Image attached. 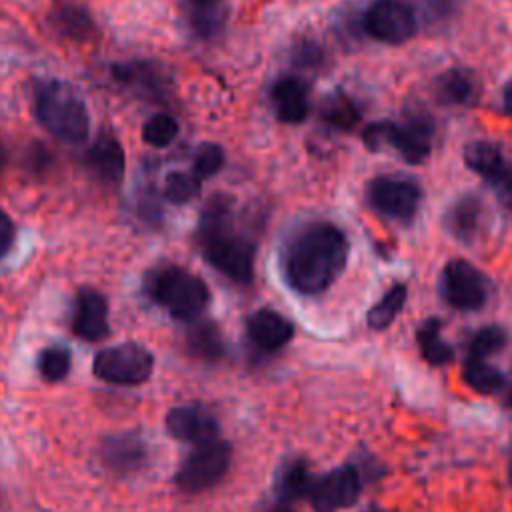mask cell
Returning a JSON list of instances; mask_svg holds the SVG:
<instances>
[{"mask_svg":"<svg viewBox=\"0 0 512 512\" xmlns=\"http://www.w3.org/2000/svg\"><path fill=\"white\" fill-rule=\"evenodd\" d=\"M348 238L330 222L300 228L284 246L282 272L300 294L324 292L346 268Z\"/></svg>","mask_w":512,"mask_h":512,"instance_id":"cell-1","label":"cell"},{"mask_svg":"<svg viewBox=\"0 0 512 512\" xmlns=\"http://www.w3.org/2000/svg\"><path fill=\"white\" fill-rule=\"evenodd\" d=\"M198 242L204 260L234 282H250L254 274V246L238 234L224 200H212L198 226Z\"/></svg>","mask_w":512,"mask_h":512,"instance_id":"cell-2","label":"cell"},{"mask_svg":"<svg viewBox=\"0 0 512 512\" xmlns=\"http://www.w3.org/2000/svg\"><path fill=\"white\" fill-rule=\"evenodd\" d=\"M32 114L52 136L80 144L90 132V116L80 96L60 80H40L32 92Z\"/></svg>","mask_w":512,"mask_h":512,"instance_id":"cell-3","label":"cell"},{"mask_svg":"<svg viewBox=\"0 0 512 512\" xmlns=\"http://www.w3.org/2000/svg\"><path fill=\"white\" fill-rule=\"evenodd\" d=\"M148 296L176 320L198 318L210 302L204 280L180 266H160L144 280Z\"/></svg>","mask_w":512,"mask_h":512,"instance_id":"cell-4","label":"cell"},{"mask_svg":"<svg viewBox=\"0 0 512 512\" xmlns=\"http://www.w3.org/2000/svg\"><path fill=\"white\" fill-rule=\"evenodd\" d=\"M362 140L370 150L392 146L406 162L420 164L428 158L432 148V126L426 118H408L402 124L382 120L366 126Z\"/></svg>","mask_w":512,"mask_h":512,"instance_id":"cell-5","label":"cell"},{"mask_svg":"<svg viewBox=\"0 0 512 512\" xmlns=\"http://www.w3.org/2000/svg\"><path fill=\"white\" fill-rule=\"evenodd\" d=\"M152 370V352L136 342L102 348L92 360L94 376L116 386H140L152 376Z\"/></svg>","mask_w":512,"mask_h":512,"instance_id":"cell-6","label":"cell"},{"mask_svg":"<svg viewBox=\"0 0 512 512\" xmlns=\"http://www.w3.org/2000/svg\"><path fill=\"white\" fill-rule=\"evenodd\" d=\"M230 458V444L220 438L196 444V448L184 458L178 472L174 474V484L188 494L202 492L214 486L226 474Z\"/></svg>","mask_w":512,"mask_h":512,"instance_id":"cell-7","label":"cell"},{"mask_svg":"<svg viewBox=\"0 0 512 512\" xmlns=\"http://www.w3.org/2000/svg\"><path fill=\"white\" fill-rule=\"evenodd\" d=\"M368 36L384 44H404L418 28L414 8L406 0H376L362 18Z\"/></svg>","mask_w":512,"mask_h":512,"instance_id":"cell-8","label":"cell"},{"mask_svg":"<svg viewBox=\"0 0 512 512\" xmlns=\"http://www.w3.org/2000/svg\"><path fill=\"white\" fill-rule=\"evenodd\" d=\"M444 300L458 310H478L486 304L488 282L482 272L468 260H450L440 278Z\"/></svg>","mask_w":512,"mask_h":512,"instance_id":"cell-9","label":"cell"},{"mask_svg":"<svg viewBox=\"0 0 512 512\" xmlns=\"http://www.w3.org/2000/svg\"><path fill=\"white\" fill-rule=\"evenodd\" d=\"M420 196L422 192L414 180L398 176H378L368 186L372 208L398 222H410L414 218Z\"/></svg>","mask_w":512,"mask_h":512,"instance_id":"cell-10","label":"cell"},{"mask_svg":"<svg viewBox=\"0 0 512 512\" xmlns=\"http://www.w3.org/2000/svg\"><path fill=\"white\" fill-rule=\"evenodd\" d=\"M316 512H336L360 496V476L352 466H340L316 480L308 492Z\"/></svg>","mask_w":512,"mask_h":512,"instance_id":"cell-11","label":"cell"},{"mask_svg":"<svg viewBox=\"0 0 512 512\" xmlns=\"http://www.w3.org/2000/svg\"><path fill=\"white\" fill-rule=\"evenodd\" d=\"M100 460L112 474L128 476L144 468L148 460V448L136 432L108 434L100 442Z\"/></svg>","mask_w":512,"mask_h":512,"instance_id":"cell-12","label":"cell"},{"mask_svg":"<svg viewBox=\"0 0 512 512\" xmlns=\"http://www.w3.org/2000/svg\"><path fill=\"white\" fill-rule=\"evenodd\" d=\"M72 330L86 342H98L110 334L108 302L94 288H80L74 302Z\"/></svg>","mask_w":512,"mask_h":512,"instance_id":"cell-13","label":"cell"},{"mask_svg":"<svg viewBox=\"0 0 512 512\" xmlns=\"http://www.w3.org/2000/svg\"><path fill=\"white\" fill-rule=\"evenodd\" d=\"M166 430L172 438L190 444H204L218 438L216 418L202 406H176L166 414Z\"/></svg>","mask_w":512,"mask_h":512,"instance_id":"cell-14","label":"cell"},{"mask_svg":"<svg viewBox=\"0 0 512 512\" xmlns=\"http://www.w3.org/2000/svg\"><path fill=\"white\" fill-rule=\"evenodd\" d=\"M112 78L128 86L130 90L138 92L144 98L160 100L166 94V76L158 68V64L150 60H128V62H116L110 66Z\"/></svg>","mask_w":512,"mask_h":512,"instance_id":"cell-15","label":"cell"},{"mask_svg":"<svg viewBox=\"0 0 512 512\" xmlns=\"http://www.w3.org/2000/svg\"><path fill=\"white\" fill-rule=\"evenodd\" d=\"M84 166L104 184H116L124 176L126 156L116 136L102 132L84 156Z\"/></svg>","mask_w":512,"mask_h":512,"instance_id":"cell-16","label":"cell"},{"mask_svg":"<svg viewBox=\"0 0 512 512\" xmlns=\"http://www.w3.org/2000/svg\"><path fill=\"white\" fill-rule=\"evenodd\" d=\"M48 22L68 40L86 42L96 36V22L92 14L74 0H58L48 12Z\"/></svg>","mask_w":512,"mask_h":512,"instance_id":"cell-17","label":"cell"},{"mask_svg":"<svg viewBox=\"0 0 512 512\" xmlns=\"http://www.w3.org/2000/svg\"><path fill=\"white\" fill-rule=\"evenodd\" d=\"M484 204L478 196L466 194L454 200V204L444 214V228L460 242L470 244L482 226Z\"/></svg>","mask_w":512,"mask_h":512,"instance_id":"cell-18","label":"cell"},{"mask_svg":"<svg viewBox=\"0 0 512 512\" xmlns=\"http://www.w3.org/2000/svg\"><path fill=\"white\" fill-rule=\"evenodd\" d=\"M292 334V324L274 310L262 308L248 318V336L262 350H276L284 346Z\"/></svg>","mask_w":512,"mask_h":512,"instance_id":"cell-19","label":"cell"},{"mask_svg":"<svg viewBox=\"0 0 512 512\" xmlns=\"http://www.w3.org/2000/svg\"><path fill=\"white\" fill-rule=\"evenodd\" d=\"M276 116L286 124H300L308 114V92L298 78H282L272 88Z\"/></svg>","mask_w":512,"mask_h":512,"instance_id":"cell-20","label":"cell"},{"mask_svg":"<svg viewBox=\"0 0 512 512\" xmlns=\"http://www.w3.org/2000/svg\"><path fill=\"white\" fill-rule=\"evenodd\" d=\"M466 166L482 176L486 182H494L510 164L504 160L498 146L486 140H476L466 146L464 150Z\"/></svg>","mask_w":512,"mask_h":512,"instance_id":"cell-21","label":"cell"},{"mask_svg":"<svg viewBox=\"0 0 512 512\" xmlns=\"http://www.w3.org/2000/svg\"><path fill=\"white\" fill-rule=\"evenodd\" d=\"M312 476L308 466L302 460H292L282 466L276 480V494L280 502L292 504L304 496H308L312 488Z\"/></svg>","mask_w":512,"mask_h":512,"instance_id":"cell-22","label":"cell"},{"mask_svg":"<svg viewBox=\"0 0 512 512\" xmlns=\"http://www.w3.org/2000/svg\"><path fill=\"white\" fill-rule=\"evenodd\" d=\"M186 344L190 354L202 360H218L224 354V340L218 330V326L210 320H202L192 324V328L186 334Z\"/></svg>","mask_w":512,"mask_h":512,"instance_id":"cell-23","label":"cell"},{"mask_svg":"<svg viewBox=\"0 0 512 512\" xmlns=\"http://www.w3.org/2000/svg\"><path fill=\"white\" fill-rule=\"evenodd\" d=\"M436 96L442 104L466 106L476 96L474 80L462 70H448L436 82Z\"/></svg>","mask_w":512,"mask_h":512,"instance_id":"cell-24","label":"cell"},{"mask_svg":"<svg viewBox=\"0 0 512 512\" xmlns=\"http://www.w3.org/2000/svg\"><path fill=\"white\" fill-rule=\"evenodd\" d=\"M418 346L424 360L432 366H442L452 360V348L440 338V322L436 318L426 320L418 328Z\"/></svg>","mask_w":512,"mask_h":512,"instance_id":"cell-25","label":"cell"},{"mask_svg":"<svg viewBox=\"0 0 512 512\" xmlns=\"http://www.w3.org/2000/svg\"><path fill=\"white\" fill-rule=\"evenodd\" d=\"M406 302V286L404 284H394L382 300H378L370 310H368V326L374 330H384L394 322L398 312L402 310Z\"/></svg>","mask_w":512,"mask_h":512,"instance_id":"cell-26","label":"cell"},{"mask_svg":"<svg viewBox=\"0 0 512 512\" xmlns=\"http://www.w3.org/2000/svg\"><path fill=\"white\" fill-rule=\"evenodd\" d=\"M36 366L44 382H60L72 368V354L66 346L50 344L40 350Z\"/></svg>","mask_w":512,"mask_h":512,"instance_id":"cell-27","label":"cell"},{"mask_svg":"<svg viewBox=\"0 0 512 512\" xmlns=\"http://www.w3.org/2000/svg\"><path fill=\"white\" fill-rule=\"evenodd\" d=\"M462 376H464V382H466L472 390H476V392H480V394H492V392H496L498 388H502V384H504L502 372H500L498 368L490 366V364L484 362V360H472V358H468L466 364H464Z\"/></svg>","mask_w":512,"mask_h":512,"instance_id":"cell-28","label":"cell"},{"mask_svg":"<svg viewBox=\"0 0 512 512\" xmlns=\"http://www.w3.org/2000/svg\"><path fill=\"white\" fill-rule=\"evenodd\" d=\"M358 118H360V114H358L356 106L342 92L328 96L322 104V120L338 130H350L358 122Z\"/></svg>","mask_w":512,"mask_h":512,"instance_id":"cell-29","label":"cell"},{"mask_svg":"<svg viewBox=\"0 0 512 512\" xmlns=\"http://www.w3.org/2000/svg\"><path fill=\"white\" fill-rule=\"evenodd\" d=\"M178 136V122L174 116L160 112L142 126V140L152 148H166Z\"/></svg>","mask_w":512,"mask_h":512,"instance_id":"cell-30","label":"cell"},{"mask_svg":"<svg viewBox=\"0 0 512 512\" xmlns=\"http://www.w3.org/2000/svg\"><path fill=\"white\" fill-rule=\"evenodd\" d=\"M200 192V180L192 172H170L164 180V198L172 204H186Z\"/></svg>","mask_w":512,"mask_h":512,"instance_id":"cell-31","label":"cell"},{"mask_svg":"<svg viewBox=\"0 0 512 512\" xmlns=\"http://www.w3.org/2000/svg\"><path fill=\"white\" fill-rule=\"evenodd\" d=\"M506 344V334L500 326H484L478 330L468 346V358L484 360L486 356L498 352Z\"/></svg>","mask_w":512,"mask_h":512,"instance_id":"cell-32","label":"cell"},{"mask_svg":"<svg viewBox=\"0 0 512 512\" xmlns=\"http://www.w3.org/2000/svg\"><path fill=\"white\" fill-rule=\"evenodd\" d=\"M224 164V150L214 142H204L194 154L192 174L202 182L204 178L214 176Z\"/></svg>","mask_w":512,"mask_h":512,"instance_id":"cell-33","label":"cell"},{"mask_svg":"<svg viewBox=\"0 0 512 512\" xmlns=\"http://www.w3.org/2000/svg\"><path fill=\"white\" fill-rule=\"evenodd\" d=\"M14 240V224L4 210H0V258L10 250Z\"/></svg>","mask_w":512,"mask_h":512,"instance_id":"cell-34","label":"cell"},{"mask_svg":"<svg viewBox=\"0 0 512 512\" xmlns=\"http://www.w3.org/2000/svg\"><path fill=\"white\" fill-rule=\"evenodd\" d=\"M504 102H506V110L512 114V82H508V86L504 88Z\"/></svg>","mask_w":512,"mask_h":512,"instance_id":"cell-35","label":"cell"},{"mask_svg":"<svg viewBox=\"0 0 512 512\" xmlns=\"http://www.w3.org/2000/svg\"><path fill=\"white\" fill-rule=\"evenodd\" d=\"M266 512H292V508H290V504H286V502H276L272 508H268Z\"/></svg>","mask_w":512,"mask_h":512,"instance_id":"cell-36","label":"cell"},{"mask_svg":"<svg viewBox=\"0 0 512 512\" xmlns=\"http://www.w3.org/2000/svg\"><path fill=\"white\" fill-rule=\"evenodd\" d=\"M194 4H198V6H210V4H214L216 0H192Z\"/></svg>","mask_w":512,"mask_h":512,"instance_id":"cell-37","label":"cell"},{"mask_svg":"<svg viewBox=\"0 0 512 512\" xmlns=\"http://www.w3.org/2000/svg\"><path fill=\"white\" fill-rule=\"evenodd\" d=\"M2 164H4V148L0 144V168H2Z\"/></svg>","mask_w":512,"mask_h":512,"instance_id":"cell-38","label":"cell"},{"mask_svg":"<svg viewBox=\"0 0 512 512\" xmlns=\"http://www.w3.org/2000/svg\"><path fill=\"white\" fill-rule=\"evenodd\" d=\"M508 404L512 406V388H510V394H508Z\"/></svg>","mask_w":512,"mask_h":512,"instance_id":"cell-39","label":"cell"},{"mask_svg":"<svg viewBox=\"0 0 512 512\" xmlns=\"http://www.w3.org/2000/svg\"><path fill=\"white\" fill-rule=\"evenodd\" d=\"M510 478H512V468H510Z\"/></svg>","mask_w":512,"mask_h":512,"instance_id":"cell-40","label":"cell"},{"mask_svg":"<svg viewBox=\"0 0 512 512\" xmlns=\"http://www.w3.org/2000/svg\"><path fill=\"white\" fill-rule=\"evenodd\" d=\"M370 512H374V510H370Z\"/></svg>","mask_w":512,"mask_h":512,"instance_id":"cell-41","label":"cell"}]
</instances>
